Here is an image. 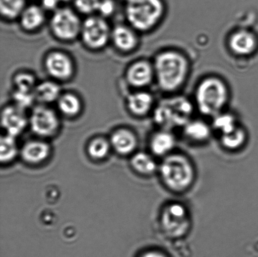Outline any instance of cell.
Instances as JSON below:
<instances>
[{"label":"cell","instance_id":"277c9868","mask_svg":"<svg viewBox=\"0 0 258 257\" xmlns=\"http://www.w3.org/2000/svg\"><path fill=\"white\" fill-rule=\"evenodd\" d=\"M159 170L167 187L176 192L186 190L194 180V169L190 161L179 153L167 155L161 162Z\"/></svg>","mask_w":258,"mask_h":257},{"label":"cell","instance_id":"7c38bea8","mask_svg":"<svg viewBox=\"0 0 258 257\" xmlns=\"http://www.w3.org/2000/svg\"><path fill=\"white\" fill-rule=\"evenodd\" d=\"M138 32L128 24H119L112 27L110 43L120 54H130L139 44Z\"/></svg>","mask_w":258,"mask_h":257},{"label":"cell","instance_id":"2e32d148","mask_svg":"<svg viewBox=\"0 0 258 257\" xmlns=\"http://www.w3.org/2000/svg\"><path fill=\"white\" fill-rule=\"evenodd\" d=\"M18 21L23 31L29 34L37 32L46 22L45 11L40 5H27Z\"/></svg>","mask_w":258,"mask_h":257},{"label":"cell","instance_id":"484cf974","mask_svg":"<svg viewBox=\"0 0 258 257\" xmlns=\"http://www.w3.org/2000/svg\"><path fill=\"white\" fill-rule=\"evenodd\" d=\"M246 137L244 130L237 126L231 132L222 135L221 142L225 147L229 149H236L243 144Z\"/></svg>","mask_w":258,"mask_h":257},{"label":"cell","instance_id":"d4e9b609","mask_svg":"<svg viewBox=\"0 0 258 257\" xmlns=\"http://www.w3.org/2000/svg\"><path fill=\"white\" fill-rule=\"evenodd\" d=\"M132 165L134 169L144 175H150L155 172L157 164L155 160L148 153H138L132 158Z\"/></svg>","mask_w":258,"mask_h":257},{"label":"cell","instance_id":"9a60e30c","mask_svg":"<svg viewBox=\"0 0 258 257\" xmlns=\"http://www.w3.org/2000/svg\"><path fill=\"white\" fill-rule=\"evenodd\" d=\"M154 105V98L150 93L137 90L129 93L125 98V106L132 115L143 117L151 112Z\"/></svg>","mask_w":258,"mask_h":257},{"label":"cell","instance_id":"ac0fdd59","mask_svg":"<svg viewBox=\"0 0 258 257\" xmlns=\"http://www.w3.org/2000/svg\"><path fill=\"white\" fill-rule=\"evenodd\" d=\"M60 83L49 79L38 82L34 92L36 104H55L62 93Z\"/></svg>","mask_w":258,"mask_h":257},{"label":"cell","instance_id":"4316f807","mask_svg":"<svg viewBox=\"0 0 258 257\" xmlns=\"http://www.w3.org/2000/svg\"><path fill=\"white\" fill-rule=\"evenodd\" d=\"M15 138L8 134L2 137L0 147V157L2 162H8L16 156L17 147Z\"/></svg>","mask_w":258,"mask_h":257},{"label":"cell","instance_id":"8992f818","mask_svg":"<svg viewBox=\"0 0 258 257\" xmlns=\"http://www.w3.org/2000/svg\"><path fill=\"white\" fill-rule=\"evenodd\" d=\"M193 113V107L186 98L176 97L162 101L154 112V121L164 127L185 125Z\"/></svg>","mask_w":258,"mask_h":257},{"label":"cell","instance_id":"ba28073f","mask_svg":"<svg viewBox=\"0 0 258 257\" xmlns=\"http://www.w3.org/2000/svg\"><path fill=\"white\" fill-rule=\"evenodd\" d=\"M42 65L49 79L59 83L71 81L77 72L74 59L63 50H50L43 57Z\"/></svg>","mask_w":258,"mask_h":257},{"label":"cell","instance_id":"d6986e66","mask_svg":"<svg viewBox=\"0 0 258 257\" xmlns=\"http://www.w3.org/2000/svg\"><path fill=\"white\" fill-rule=\"evenodd\" d=\"M111 142L113 148L118 153L127 154L135 149L137 139L131 131L122 128L113 133L111 137Z\"/></svg>","mask_w":258,"mask_h":257},{"label":"cell","instance_id":"f546056e","mask_svg":"<svg viewBox=\"0 0 258 257\" xmlns=\"http://www.w3.org/2000/svg\"><path fill=\"white\" fill-rule=\"evenodd\" d=\"M12 100V103L25 110L28 108H32L36 104L34 93H22L13 90Z\"/></svg>","mask_w":258,"mask_h":257},{"label":"cell","instance_id":"6da1fadb","mask_svg":"<svg viewBox=\"0 0 258 257\" xmlns=\"http://www.w3.org/2000/svg\"><path fill=\"white\" fill-rule=\"evenodd\" d=\"M153 64L157 82L164 92H173L179 89L188 76V60L175 50L159 53Z\"/></svg>","mask_w":258,"mask_h":257},{"label":"cell","instance_id":"836d02e7","mask_svg":"<svg viewBox=\"0 0 258 257\" xmlns=\"http://www.w3.org/2000/svg\"><path fill=\"white\" fill-rule=\"evenodd\" d=\"M142 257H165L163 254H161L159 252H156V251H151V252H148Z\"/></svg>","mask_w":258,"mask_h":257},{"label":"cell","instance_id":"8fae6325","mask_svg":"<svg viewBox=\"0 0 258 257\" xmlns=\"http://www.w3.org/2000/svg\"><path fill=\"white\" fill-rule=\"evenodd\" d=\"M124 78L129 87L136 90L144 89L155 78L153 63L145 59L135 60L126 68Z\"/></svg>","mask_w":258,"mask_h":257},{"label":"cell","instance_id":"9c48e42d","mask_svg":"<svg viewBox=\"0 0 258 257\" xmlns=\"http://www.w3.org/2000/svg\"><path fill=\"white\" fill-rule=\"evenodd\" d=\"M59 113L50 105L35 104L31 108L29 124L32 132L40 137H50L60 126Z\"/></svg>","mask_w":258,"mask_h":257},{"label":"cell","instance_id":"603a6c76","mask_svg":"<svg viewBox=\"0 0 258 257\" xmlns=\"http://www.w3.org/2000/svg\"><path fill=\"white\" fill-rule=\"evenodd\" d=\"M27 5V0H0V14L5 21L18 20Z\"/></svg>","mask_w":258,"mask_h":257},{"label":"cell","instance_id":"5bb4252c","mask_svg":"<svg viewBox=\"0 0 258 257\" xmlns=\"http://www.w3.org/2000/svg\"><path fill=\"white\" fill-rule=\"evenodd\" d=\"M257 39L253 33L239 30L232 34L229 40V47L234 54L239 56H248L256 51Z\"/></svg>","mask_w":258,"mask_h":257},{"label":"cell","instance_id":"ffe728a7","mask_svg":"<svg viewBox=\"0 0 258 257\" xmlns=\"http://www.w3.org/2000/svg\"><path fill=\"white\" fill-rule=\"evenodd\" d=\"M49 153V146L39 141L27 143L22 150V158L26 162L32 163L42 162L47 158Z\"/></svg>","mask_w":258,"mask_h":257},{"label":"cell","instance_id":"3957f363","mask_svg":"<svg viewBox=\"0 0 258 257\" xmlns=\"http://www.w3.org/2000/svg\"><path fill=\"white\" fill-rule=\"evenodd\" d=\"M229 97L228 88L223 80L216 77H207L197 87V107L202 114L215 117L222 113Z\"/></svg>","mask_w":258,"mask_h":257},{"label":"cell","instance_id":"e0dca14e","mask_svg":"<svg viewBox=\"0 0 258 257\" xmlns=\"http://www.w3.org/2000/svg\"><path fill=\"white\" fill-rule=\"evenodd\" d=\"M55 105L59 115L69 118L78 117L84 107L82 98L72 91L62 92Z\"/></svg>","mask_w":258,"mask_h":257},{"label":"cell","instance_id":"83f0119b","mask_svg":"<svg viewBox=\"0 0 258 257\" xmlns=\"http://www.w3.org/2000/svg\"><path fill=\"white\" fill-rule=\"evenodd\" d=\"M214 126L222 135L231 132L237 127L234 116L228 113H220L214 117Z\"/></svg>","mask_w":258,"mask_h":257},{"label":"cell","instance_id":"30bf717a","mask_svg":"<svg viewBox=\"0 0 258 257\" xmlns=\"http://www.w3.org/2000/svg\"><path fill=\"white\" fill-rule=\"evenodd\" d=\"M161 223L164 232L173 238L183 236L190 226L185 208L179 203L171 204L164 209Z\"/></svg>","mask_w":258,"mask_h":257},{"label":"cell","instance_id":"d6a6232c","mask_svg":"<svg viewBox=\"0 0 258 257\" xmlns=\"http://www.w3.org/2000/svg\"><path fill=\"white\" fill-rule=\"evenodd\" d=\"M59 0H41V6L46 11L54 12L59 7Z\"/></svg>","mask_w":258,"mask_h":257},{"label":"cell","instance_id":"f1b7e54d","mask_svg":"<svg viewBox=\"0 0 258 257\" xmlns=\"http://www.w3.org/2000/svg\"><path fill=\"white\" fill-rule=\"evenodd\" d=\"M74 9L78 14L90 16L97 13L100 0H73Z\"/></svg>","mask_w":258,"mask_h":257},{"label":"cell","instance_id":"44dd1931","mask_svg":"<svg viewBox=\"0 0 258 257\" xmlns=\"http://www.w3.org/2000/svg\"><path fill=\"white\" fill-rule=\"evenodd\" d=\"M175 145L174 136L168 131H160L151 138V148L154 154L162 156L167 154Z\"/></svg>","mask_w":258,"mask_h":257},{"label":"cell","instance_id":"52a82bcc","mask_svg":"<svg viewBox=\"0 0 258 257\" xmlns=\"http://www.w3.org/2000/svg\"><path fill=\"white\" fill-rule=\"evenodd\" d=\"M112 27L99 15L87 17L83 20L80 39L83 46L92 52H99L110 43Z\"/></svg>","mask_w":258,"mask_h":257},{"label":"cell","instance_id":"1f68e13d","mask_svg":"<svg viewBox=\"0 0 258 257\" xmlns=\"http://www.w3.org/2000/svg\"><path fill=\"white\" fill-rule=\"evenodd\" d=\"M115 10L116 5L113 0H100L97 14L105 19H107L112 16Z\"/></svg>","mask_w":258,"mask_h":257},{"label":"cell","instance_id":"7a4b0ae2","mask_svg":"<svg viewBox=\"0 0 258 257\" xmlns=\"http://www.w3.org/2000/svg\"><path fill=\"white\" fill-rule=\"evenodd\" d=\"M165 7L163 0H127L124 15L127 24L138 32H146L158 25Z\"/></svg>","mask_w":258,"mask_h":257},{"label":"cell","instance_id":"4fadbf2b","mask_svg":"<svg viewBox=\"0 0 258 257\" xmlns=\"http://www.w3.org/2000/svg\"><path fill=\"white\" fill-rule=\"evenodd\" d=\"M25 111L13 103L5 105L2 108V125L8 135L17 137L29 124V117Z\"/></svg>","mask_w":258,"mask_h":257},{"label":"cell","instance_id":"cb8c5ba5","mask_svg":"<svg viewBox=\"0 0 258 257\" xmlns=\"http://www.w3.org/2000/svg\"><path fill=\"white\" fill-rule=\"evenodd\" d=\"M184 132L189 139L196 142H204L211 135V129L209 126L202 121H189L184 125Z\"/></svg>","mask_w":258,"mask_h":257},{"label":"cell","instance_id":"7402d4cb","mask_svg":"<svg viewBox=\"0 0 258 257\" xmlns=\"http://www.w3.org/2000/svg\"><path fill=\"white\" fill-rule=\"evenodd\" d=\"M13 90L26 93H34L38 84L36 75L29 70H20L12 77Z\"/></svg>","mask_w":258,"mask_h":257},{"label":"cell","instance_id":"4dcf8cb0","mask_svg":"<svg viewBox=\"0 0 258 257\" xmlns=\"http://www.w3.org/2000/svg\"><path fill=\"white\" fill-rule=\"evenodd\" d=\"M109 151V145L103 138H98L93 140L88 147V153L91 157L94 158L105 157Z\"/></svg>","mask_w":258,"mask_h":257},{"label":"cell","instance_id":"5b68a950","mask_svg":"<svg viewBox=\"0 0 258 257\" xmlns=\"http://www.w3.org/2000/svg\"><path fill=\"white\" fill-rule=\"evenodd\" d=\"M83 20L75 9L59 7L52 13L49 22L50 32L60 42L71 43L80 39Z\"/></svg>","mask_w":258,"mask_h":257}]
</instances>
